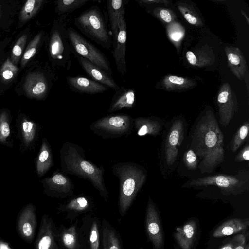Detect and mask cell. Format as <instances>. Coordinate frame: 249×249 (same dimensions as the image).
<instances>
[{
	"label": "cell",
	"instance_id": "obj_1",
	"mask_svg": "<svg viewBox=\"0 0 249 249\" xmlns=\"http://www.w3.org/2000/svg\"><path fill=\"white\" fill-rule=\"evenodd\" d=\"M190 148L201 160L202 174L211 173L224 161V135L212 110H207L197 123Z\"/></svg>",
	"mask_w": 249,
	"mask_h": 249
},
{
	"label": "cell",
	"instance_id": "obj_2",
	"mask_svg": "<svg viewBox=\"0 0 249 249\" xmlns=\"http://www.w3.org/2000/svg\"><path fill=\"white\" fill-rule=\"evenodd\" d=\"M60 160L63 173L89 181L103 199L108 200V193L104 178V168L87 160L81 146L70 142H65L60 150Z\"/></svg>",
	"mask_w": 249,
	"mask_h": 249
},
{
	"label": "cell",
	"instance_id": "obj_3",
	"mask_svg": "<svg viewBox=\"0 0 249 249\" xmlns=\"http://www.w3.org/2000/svg\"><path fill=\"white\" fill-rule=\"evenodd\" d=\"M112 173L119 180L118 208L120 215L123 217L144 184L146 173L140 165L128 161L114 165Z\"/></svg>",
	"mask_w": 249,
	"mask_h": 249
},
{
	"label": "cell",
	"instance_id": "obj_4",
	"mask_svg": "<svg viewBox=\"0 0 249 249\" xmlns=\"http://www.w3.org/2000/svg\"><path fill=\"white\" fill-rule=\"evenodd\" d=\"M74 24L85 35L102 47L109 50L112 38L100 9L93 5L74 18Z\"/></svg>",
	"mask_w": 249,
	"mask_h": 249
},
{
	"label": "cell",
	"instance_id": "obj_5",
	"mask_svg": "<svg viewBox=\"0 0 249 249\" xmlns=\"http://www.w3.org/2000/svg\"><path fill=\"white\" fill-rule=\"evenodd\" d=\"M68 16H60L54 23L49 43V54L54 63L67 70L71 66L72 53L67 34Z\"/></svg>",
	"mask_w": 249,
	"mask_h": 249
},
{
	"label": "cell",
	"instance_id": "obj_6",
	"mask_svg": "<svg viewBox=\"0 0 249 249\" xmlns=\"http://www.w3.org/2000/svg\"><path fill=\"white\" fill-rule=\"evenodd\" d=\"M219 187L226 195H238L248 190L249 187V172L241 170L236 175H216L192 179L184 183L182 187L208 186Z\"/></svg>",
	"mask_w": 249,
	"mask_h": 249
},
{
	"label": "cell",
	"instance_id": "obj_7",
	"mask_svg": "<svg viewBox=\"0 0 249 249\" xmlns=\"http://www.w3.org/2000/svg\"><path fill=\"white\" fill-rule=\"evenodd\" d=\"M67 34L73 54L85 58L112 75L110 63L100 50L71 27H68Z\"/></svg>",
	"mask_w": 249,
	"mask_h": 249
},
{
	"label": "cell",
	"instance_id": "obj_8",
	"mask_svg": "<svg viewBox=\"0 0 249 249\" xmlns=\"http://www.w3.org/2000/svg\"><path fill=\"white\" fill-rule=\"evenodd\" d=\"M133 124V119L129 115L113 114L93 122L90 125V129L103 139L116 138L130 134Z\"/></svg>",
	"mask_w": 249,
	"mask_h": 249
},
{
	"label": "cell",
	"instance_id": "obj_9",
	"mask_svg": "<svg viewBox=\"0 0 249 249\" xmlns=\"http://www.w3.org/2000/svg\"><path fill=\"white\" fill-rule=\"evenodd\" d=\"M79 233L81 249H101V222L97 216L89 214L83 217Z\"/></svg>",
	"mask_w": 249,
	"mask_h": 249
},
{
	"label": "cell",
	"instance_id": "obj_10",
	"mask_svg": "<svg viewBox=\"0 0 249 249\" xmlns=\"http://www.w3.org/2000/svg\"><path fill=\"white\" fill-rule=\"evenodd\" d=\"M44 194L56 198H65L73 193L74 186L71 179L64 173L57 170L50 177L41 181Z\"/></svg>",
	"mask_w": 249,
	"mask_h": 249
},
{
	"label": "cell",
	"instance_id": "obj_11",
	"mask_svg": "<svg viewBox=\"0 0 249 249\" xmlns=\"http://www.w3.org/2000/svg\"><path fill=\"white\" fill-rule=\"evenodd\" d=\"M34 249H65L59 242L58 227L53 218L46 213L41 219Z\"/></svg>",
	"mask_w": 249,
	"mask_h": 249
},
{
	"label": "cell",
	"instance_id": "obj_12",
	"mask_svg": "<svg viewBox=\"0 0 249 249\" xmlns=\"http://www.w3.org/2000/svg\"><path fill=\"white\" fill-rule=\"evenodd\" d=\"M145 231L154 249H163L164 237L159 211L149 197L145 213Z\"/></svg>",
	"mask_w": 249,
	"mask_h": 249
},
{
	"label": "cell",
	"instance_id": "obj_13",
	"mask_svg": "<svg viewBox=\"0 0 249 249\" xmlns=\"http://www.w3.org/2000/svg\"><path fill=\"white\" fill-rule=\"evenodd\" d=\"M36 209L30 203L20 210L16 221L17 231L25 242L31 244L35 240L37 227Z\"/></svg>",
	"mask_w": 249,
	"mask_h": 249
},
{
	"label": "cell",
	"instance_id": "obj_14",
	"mask_svg": "<svg viewBox=\"0 0 249 249\" xmlns=\"http://www.w3.org/2000/svg\"><path fill=\"white\" fill-rule=\"evenodd\" d=\"M217 103L220 123L222 126L226 127L238 108L236 95L228 83H225L221 86L217 96Z\"/></svg>",
	"mask_w": 249,
	"mask_h": 249
},
{
	"label": "cell",
	"instance_id": "obj_15",
	"mask_svg": "<svg viewBox=\"0 0 249 249\" xmlns=\"http://www.w3.org/2000/svg\"><path fill=\"white\" fill-rule=\"evenodd\" d=\"M184 137V126L181 120L173 122L167 135L165 144V155L168 165L175 162Z\"/></svg>",
	"mask_w": 249,
	"mask_h": 249
},
{
	"label": "cell",
	"instance_id": "obj_16",
	"mask_svg": "<svg viewBox=\"0 0 249 249\" xmlns=\"http://www.w3.org/2000/svg\"><path fill=\"white\" fill-rule=\"evenodd\" d=\"M126 40L127 27L124 15L120 19L119 32L112 52L117 69L122 75H125L127 71L125 60Z\"/></svg>",
	"mask_w": 249,
	"mask_h": 249
},
{
	"label": "cell",
	"instance_id": "obj_17",
	"mask_svg": "<svg viewBox=\"0 0 249 249\" xmlns=\"http://www.w3.org/2000/svg\"><path fill=\"white\" fill-rule=\"evenodd\" d=\"M18 135L24 150H31L35 145L38 133L37 124L25 115L19 116L17 121Z\"/></svg>",
	"mask_w": 249,
	"mask_h": 249
},
{
	"label": "cell",
	"instance_id": "obj_18",
	"mask_svg": "<svg viewBox=\"0 0 249 249\" xmlns=\"http://www.w3.org/2000/svg\"><path fill=\"white\" fill-rule=\"evenodd\" d=\"M23 88L28 97L41 99L46 96L48 92V82L43 73L33 72L26 76Z\"/></svg>",
	"mask_w": 249,
	"mask_h": 249
},
{
	"label": "cell",
	"instance_id": "obj_19",
	"mask_svg": "<svg viewBox=\"0 0 249 249\" xmlns=\"http://www.w3.org/2000/svg\"><path fill=\"white\" fill-rule=\"evenodd\" d=\"M66 80L71 90L79 93L96 94L103 93L109 89L95 81L81 76H67Z\"/></svg>",
	"mask_w": 249,
	"mask_h": 249
},
{
	"label": "cell",
	"instance_id": "obj_20",
	"mask_svg": "<svg viewBox=\"0 0 249 249\" xmlns=\"http://www.w3.org/2000/svg\"><path fill=\"white\" fill-rule=\"evenodd\" d=\"M84 71L91 79L100 84L112 88L115 91L120 89V86L116 83L112 76L105 71L92 63L85 58L77 54H74Z\"/></svg>",
	"mask_w": 249,
	"mask_h": 249
},
{
	"label": "cell",
	"instance_id": "obj_21",
	"mask_svg": "<svg viewBox=\"0 0 249 249\" xmlns=\"http://www.w3.org/2000/svg\"><path fill=\"white\" fill-rule=\"evenodd\" d=\"M225 52L229 68L239 80H243L247 72L248 67L242 52L239 48L231 46L225 47Z\"/></svg>",
	"mask_w": 249,
	"mask_h": 249
},
{
	"label": "cell",
	"instance_id": "obj_22",
	"mask_svg": "<svg viewBox=\"0 0 249 249\" xmlns=\"http://www.w3.org/2000/svg\"><path fill=\"white\" fill-rule=\"evenodd\" d=\"M128 0H108L107 1V8L108 20L111 31L112 46L115 43L119 32L120 19L125 15V6Z\"/></svg>",
	"mask_w": 249,
	"mask_h": 249
},
{
	"label": "cell",
	"instance_id": "obj_23",
	"mask_svg": "<svg viewBox=\"0 0 249 249\" xmlns=\"http://www.w3.org/2000/svg\"><path fill=\"white\" fill-rule=\"evenodd\" d=\"M186 58L190 64L199 67L211 66L215 61L213 48L208 44L188 51L186 53Z\"/></svg>",
	"mask_w": 249,
	"mask_h": 249
},
{
	"label": "cell",
	"instance_id": "obj_24",
	"mask_svg": "<svg viewBox=\"0 0 249 249\" xmlns=\"http://www.w3.org/2000/svg\"><path fill=\"white\" fill-rule=\"evenodd\" d=\"M135 101L134 89L120 87L118 90L115 91L107 111L112 113L123 108H131L133 107Z\"/></svg>",
	"mask_w": 249,
	"mask_h": 249
},
{
	"label": "cell",
	"instance_id": "obj_25",
	"mask_svg": "<svg viewBox=\"0 0 249 249\" xmlns=\"http://www.w3.org/2000/svg\"><path fill=\"white\" fill-rule=\"evenodd\" d=\"M58 231L59 242L64 249H81L78 221L68 228L61 225Z\"/></svg>",
	"mask_w": 249,
	"mask_h": 249
},
{
	"label": "cell",
	"instance_id": "obj_26",
	"mask_svg": "<svg viewBox=\"0 0 249 249\" xmlns=\"http://www.w3.org/2000/svg\"><path fill=\"white\" fill-rule=\"evenodd\" d=\"M101 249H123L120 235L105 218L101 222Z\"/></svg>",
	"mask_w": 249,
	"mask_h": 249
},
{
	"label": "cell",
	"instance_id": "obj_27",
	"mask_svg": "<svg viewBox=\"0 0 249 249\" xmlns=\"http://www.w3.org/2000/svg\"><path fill=\"white\" fill-rule=\"evenodd\" d=\"M197 225L191 220L176 229L174 237L181 249H191L196 240Z\"/></svg>",
	"mask_w": 249,
	"mask_h": 249
},
{
	"label": "cell",
	"instance_id": "obj_28",
	"mask_svg": "<svg viewBox=\"0 0 249 249\" xmlns=\"http://www.w3.org/2000/svg\"><path fill=\"white\" fill-rule=\"evenodd\" d=\"M90 207L89 200L85 197L79 196L71 199L66 203L60 204L58 210L66 214V218L71 222L79 215L87 212Z\"/></svg>",
	"mask_w": 249,
	"mask_h": 249
},
{
	"label": "cell",
	"instance_id": "obj_29",
	"mask_svg": "<svg viewBox=\"0 0 249 249\" xmlns=\"http://www.w3.org/2000/svg\"><path fill=\"white\" fill-rule=\"evenodd\" d=\"M249 226V219H229L217 227L213 233L214 237H221L245 231Z\"/></svg>",
	"mask_w": 249,
	"mask_h": 249
},
{
	"label": "cell",
	"instance_id": "obj_30",
	"mask_svg": "<svg viewBox=\"0 0 249 249\" xmlns=\"http://www.w3.org/2000/svg\"><path fill=\"white\" fill-rule=\"evenodd\" d=\"M53 165L52 151L48 140H42L41 147L36 161V172L38 177L43 176Z\"/></svg>",
	"mask_w": 249,
	"mask_h": 249
},
{
	"label": "cell",
	"instance_id": "obj_31",
	"mask_svg": "<svg viewBox=\"0 0 249 249\" xmlns=\"http://www.w3.org/2000/svg\"><path fill=\"white\" fill-rule=\"evenodd\" d=\"M196 84L194 80L183 77L168 75L164 77L161 85L167 91H178L190 89Z\"/></svg>",
	"mask_w": 249,
	"mask_h": 249
},
{
	"label": "cell",
	"instance_id": "obj_32",
	"mask_svg": "<svg viewBox=\"0 0 249 249\" xmlns=\"http://www.w3.org/2000/svg\"><path fill=\"white\" fill-rule=\"evenodd\" d=\"M134 124L137 134L140 136H157L161 129V125L158 121L148 117H137L134 120Z\"/></svg>",
	"mask_w": 249,
	"mask_h": 249
},
{
	"label": "cell",
	"instance_id": "obj_33",
	"mask_svg": "<svg viewBox=\"0 0 249 249\" xmlns=\"http://www.w3.org/2000/svg\"><path fill=\"white\" fill-rule=\"evenodd\" d=\"M0 143L10 147L13 146L10 115L9 112L5 109L0 111Z\"/></svg>",
	"mask_w": 249,
	"mask_h": 249
},
{
	"label": "cell",
	"instance_id": "obj_34",
	"mask_svg": "<svg viewBox=\"0 0 249 249\" xmlns=\"http://www.w3.org/2000/svg\"><path fill=\"white\" fill-rule=\"evenodd\" d=\"M89 0H57L55 1V12L59 16L68 15L80 8Z\"/></svg>",
	"mask_w": 249,
	"mask_h": 249
},
{
	"label": "cell",
	"instance_id": "obj_35",
	"mask_svg": "<svg viewBox=\"0 0 249 249\" xmlns=\"http://www.w3.org/2000/svg\"><path fill=\"white\" fill-rule=\"evenodd\" d=\"M178 8L189 23L196 26L203 25L201 18L191 5L184 2H179L178 4Z\"/></svg>",
	"mask_w": 249,
	"mask_h": 249
},
{
	"label": "cell",
	"instance_id": "obj_36",
	"mask_svg": "<svg viewBox=\"0 0 249 249\" xmlns=\"http://www.w3.org/2000/svg\"><path fill=\"white\" fill-rule=\"evenodd\" d=\"M43 0H28L22 7L21 10L19 19L24 22L29 20L34 16L40 9Z\"/></svg>",
	"mask_w": 249,
	"mask_h": 249
},
{
	"label": "cell",
	"instance_id": "obj_37",
	"mask_svg": "<svg viewBox=\"0 0 249 249\" xmlns=\"http://www.w3.org/2000/svg\"><path fill=\"white\" fill-rule=\"evenodd\" d=\"M249 123L245 121L235 133L230 143L232 152H235L242 145L248 135Z\"/></svg>",
	"mask_w": 249,
	"mask_h": 249
},
{
	"label": "cell",
	"instance_id": "obj_38",
	"mask_svg": "<svg viewBox=\"0 0 249 249\" xmlns=\"http://www.w3.org/2000/svg\"><path fill=\"white\" fill-rule=\"evenodd\" d=\"M42 34L38 33L27 46L21 58L22 67H24L29 60L34 56L40 43Z\"/></svg>",
	"mask_w": 249,
	"mask_h": 249
},
{
	"label": "cell",
	"instance_id": "obj_39",
	"mask_svg": "<svg viewBox=\"0 0 249 249\" xmlns=\"http://www.w3.org/2000/svg\"><path fill=\"white\" fill-rule=\"evenodd\" d=\"M18 68L8 58L2 64L0 70V75L4 82L11 80L16 75Z\"/></svg>",
	"mask_w": 249,
	"mask_h": 249
},
{
	"label": "cell",
	"instance_id": "obj_40",
	"mask_svg": "<svg viewBox=\"0 0 249 249\" xmlns=\"http://www.w3.org/2000/svg\"><path fill=\"white\" fill-rule=\"evenodd\" d=\"M27 38V35H23L18 39L12 49L11 54V61L15 65L18 63L21 57Z\"/></svg>",
	"mask_w": 249,
	"mask_h": 249
},
{
	"label": "cell",
	"instance_id": "obj_41",
	"mask_svg": "<svg viewBox=\"0 0 249 249\" xmlns=\"http://www.w3.org/2000/svg\"><path fill=\"white\" fill-rule=\"evenodd\" d=\"M153 13L157 18L166 23L172 22L176 17L173 11L167 8L156 7Z\"/></svg>",
	"mask_w": 249,
	"mask_h": 249
},
{
	"label": "cell",
	"instance_id": "obj_42",
	"mask_svg": "<svg viewBox=\"0 0 249 249\" xmlns=\"http://www.w3.org/2000/svg\"><path fill=\"white\" fill-rule=\"evenodd\" d=\"M184 162L186 167L189 170H195L198 165V159L195 152L192 150L185 152L184 155Z\"/></svg>",
	"mask_w": 249,
	"mask_h": 249
},
{
	"label": "cell",
	"instance_id": "obj_43",
	"mask_svg": "<svg viewBox=\"0 0 249 249\" xmlns=\"http://www.w3.org/2000/svg\"><path fill=\"white\" fill-rule=\"evenodd\" d=\"M244 235L243 233L236 235L218 249H234Z\"/></svg>",
	"mask_w": 249,
	"mask_h": 249
},
{
	"label": "cell",
	"instance_id": "obj_44",
	"mask_svg": "<svg viewBox=\"0 0 249 249\" xmlns=\"http://www.w3.org/2000/svg\"><path fill=\"white\" fill-rule=\"evenodd\" d=\"M249 145H246L237 155L235 160L237 162H241L244 160L249 161Z\"/></svg>",
	"mask_w": 249,
	"mask_h": 249
},
{
	"label": "cell",
	"instance_id": "obj_45",
	"mask_svg": "<svg viewBox=\"0 0 249 249\" xmlns=\"http://www.w3.org/2000/svg\"><path fill=\"white\" fill-rule=\"evenodd\" d=\"M180 28H175L176 30L174 28L173 29H171V32L170 34V38L172 40L174 41H178V40L181 39L183 37V31L182 29Z\"/></svg>",
	"mask_w": 249,
	"mask_h": 249
},
{
	"label": "cell",
	"instance_id": "obj_46",
	"mask_svg": "<svg viewBox=\"0 0 249 249\" xmlns=\"http://www.w3.org/2000/svg\"><path fill=\"white\" fill-rule=\"evenodd\" d=\"M138 1L142 4H155L162 3H164L166 5H167L169 2L168 1L165 0H140Z\"/></svg>",
	"mask_w": 249,
	"mask_h": 249
},
{
	"label": "cell",
	"instance_id": "obj_47",
	"mask_svg": "<svg viewBox=\"0 0 249 249\" xmlns=\"http://www.w3.org/2000/svg\"><path fill=\"white\" fill-rule=\"evenodd\" d=\"M0 249H14L7 241L0 238Z\"/></svg>",
	"mask_w": 249,
	"mask_h": 249
},
{
	"label": "cell",
	"instance_id": "obj_48",
	"mask_svg": "<svg viewBox=\"0 0 249 249\" xmlns=\"http://www.w3.org/2000/svg\"><path fill=\"white\" fill-rule=\"evenodd\" d=\"M247 243H246V237L244 235L234 249H245Z\"/></svg>",
	"mask_w": 249,
	"mask_h": 249
},
{
	"label": "cell",
	"instance_id": "obj_49",
	"mask_svg": "<svg viewBox=\"0 0 249 249\" xmlns=\"http://www.w3.org/2000/svg\"><path fill=\"white\" fill-rule=\"evenodd\" d=\"M241 13H242V15L244 16V17L246 18L247 22L249 24V18L247 16V14L243 10H241Z\"/></svg>",
	"mask_w": 249,
	"mask_h": 249
},
{
	"label": "cell",
	"instance_id": "obj_50",
	"mask_svg": "<svg viewBox=\"0 0 249 249\" xmlns=\"http://www.w3.org/2000/svg\"><path fill=\"white\" fill-rule=\"evenodd\" d=\"M1 16V6L0 5V18Z\"/></svg>",
	"mask_w": 249,
	"mask_h": 249
},
{
	"label": "cell",
	"instance_id": "obj_51",
	"mask_svg": "<svg viewBox=\"0 0 249 249\" xmlns=\"http://www.w3.org/2000/svg\"><path fill=\"white\" fill-rule=\"evenodd\" d=\"M139 249H143V248L142 247H141Z\"/></svg>",
	"mask_w": 249,
	"mask_h": 249
}]
</instances>
